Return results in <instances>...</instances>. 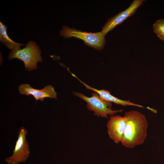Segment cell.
Here are the masks:
<instances>
[{
  "mask_svg": "<svg viewBox=\"0 0 164 164\" xmlns=\"http://www.w3.org/2000/svg\"><path fill=\"white\" fill-rule=\"evenodd\" d=\"M124 116L126 124L121 142L125 148L133 149L144 143L147 135L148 122L145 115L137 111H127Z\"/></svg>",
  "mask_w": 164,
  "mask_h": 164,
  "instance_id": "1",
  "label": "cell"
},
{
  "mask_svg": "<svg viewBox=\"0 0 164 164\" xmlns=\"http://www.w3.org/2000/svg\"><path fill=\"white\" fill-rule=\"evenodd\" d=\"M41 53L39 46L34 42L30 41L25 48L22 49L18 47L12 50L9 54L8 59L17 58L22 60L24 63L25 70L31 71L37 69L38 62L42 63Z\"/></svg>",
  "mask_w": 164,
  "mask_h": 164,
  "instance_id": "2",
  "label": "cell"
},
{
  "mask_svg": "<svg viewBox=\"0 0 164 164\" xmlns=\"http://www.w3.org/2000/svg\"><path fill=\"white\" fill-rule=\"evenodd\" d=\"M60 35L64 38L74 37L83 40L86 45L98 51L102 50L105 43V36L101 31L92 33L70 28L65 25L60 31Z\"/></svg>",
  "mask_w": 164,
  "mask_h": 164,
  "instance_id": "3",
  "label": "cell"
},
{
  "mask_svg": "<svg viewBox=\"0 0 164 164\" xmlns=\"http://www.w3.org/2000/svg\"><path fill=\"white\" fill-rule=\"evenodd\" d=\"M73 94L84 101L87 103L88 109L93 112L94 115L98 117L108 118L109 115H114L123 111L122 109L112 110L111 108L112 103L103 100L95 92L92 93L91 97H87L78 92H74Z\"/></svg>",
  "mask_w": 164,
  "mask_h": 164,
  "instance_id": "4",
  "label": "cell"
},
{
  "mask_svg": "<svg viewBox=\"0 0 164 164\" xmlns=\"http://www.w3.org/2000/svg\"><path fill=\"white\" fill-rule=\"evenodd\" d=\"M27 131L24 127H21L19 130L17 139L16 142L12 155L5 159L9 164H18L20 162L25 161L30 153L29 146L26 136Z\"/></svg>",
  "mask_w": 164,
  "mask_h": 164,
  "instance_id": "5",
  "label": "cell"
},
{
  "mask_svg": "<svg viewBox=\"0 0 164 164\" xmlns=\"http://www.w3.org/2000/svg\"><path fill=\"white\" fill-rule=\"evenodd\" d=\"M145 1V0H134L126 9L108 19L102 28L101 32L105 36L117 26L121 24L128 18L132 16Z\"/></svg>",
  "mask_w": 164,
  "mask_h": 164,
  "instance_id": "6",
  "label": "cell"
},
{
  "mask_svg": "<svg viewBox=\"0 0 164 164\" xmlns=\"http://www.w3.org/2000/svg\"><path fill=\"white\" fill-rule=\"evenodd\" d=\"M126 124L125 117L119 115L111 116L107 122V132L109 137L115 143L121 142Z\"/></svg>",
  "mask_w": 164,
  "mask_h": 164,
  "instance_id": "7",
  "label": "cell"
},
{
  "mask_svg": "<svg viewBox=\"0 0 164 164\" xmlns=\"http://www.w3.org/2000/svg\"><path fill=\"white\" fill-rule=\"evenodd\" d=\"M18 90L21 94L32 95L36 101H42L46 97L57 99V93L51 85H47L42 89H37L32 87L29 84H23L18 86Z\"/></svg>",
  "mask_w": 164,
  "mask_h": 164,
  "instance_id": "8",
  "label": "cell"
},
{
  "mask_svg": "<svg viewBox=\"0 0 164 164\" xmlns=\"http://www.w3.org/2000/svg\"><path fill=\"white\" fill-rule=\"evenodd\" d=\"M72 76L77 79L87 89L94 91L97 93L100 97L103 100L114 104L121 105L123 106H132L140 108H143V106L141 105L136 104L131 102L129 100H125L120 99L111 94L110 92L105 90H98L91 87L85 83L81 81L75 74H73Z\"/></svg>",
  "mask_w": 164,
  "mask_h": 164,
  "instance_id": "9",
  "label": "cell"
},
{
  "mask_svg": "<svg viewBox=\"0 0 164 164\" xmlns=\"http://www.w3.org/2000/svg\"><path fill=\"white\" fill-rule=\"evenodd\" d=\"M0 41L2 44L11 50L15 48L25 46L23 44L15 42L9 36L7 32V27L1 22H0Z\"/></svg>",
  "mask_w": 164,
  "mask_h": 164,
  "instance_id": "10",
  "label": "cell"
},
{
  "mask_svg": "<svg viewBox=\"0 0 164 164\" xmlns=\"http://www.w3.org/2000/svg\"><path fill=\"white\" fill-rule=\"evenodd\" d=\"M152 28L158 38L164 41V19L156 20L153 25Z\"/></svg>",
  "mask_w": 164,
  "mask_h": 164,
  "instance_id": "11",
  "label": "cell"
}]
</instances>
